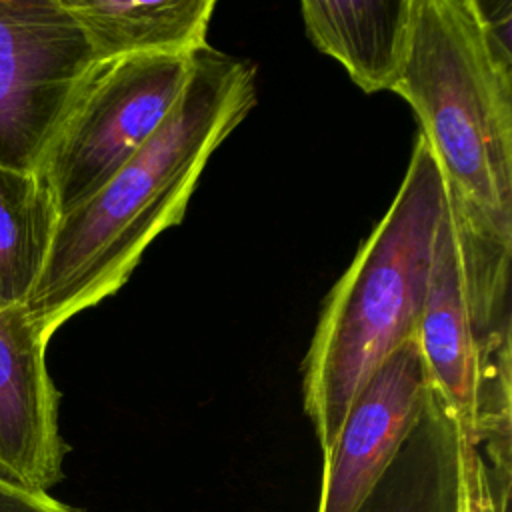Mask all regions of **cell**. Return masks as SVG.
<instances>
[{"label":"cell","mask_w":512,"mask_h":512,"mask_svg":"<svg viewBox=\"0 0 512 512\" xmlns=\"http://www.w3.org/2000/svg\"><path fill=\"white\" fill-rule=\"evenodd\" d=\"M256 104V68L210 46L156 134L84 204L60 216L24 308L44 340L116 294L144 250L180 224L214 150Z\"/></svg>","instance_id":"cell-1"},{"label":"cell","mask_w":512,"mask_h":512,"mask_svg":"<svg viewBox=\"0 0 512 512\" xmlns=\"http://www.w3.org/2000/svg\"><path fill=\"white\" fill-rule=\"evenodd\" d=\"M446 204L436 158L418 136L390 208L328 294L304 360V410L322 458L372 374L416 338Z\"/></svg>","instance_id":"cell-2"},{"label":"cell","mask_w":512,"mask_h":512,"mask_svg":"<svg viewBox=\"0 0 512 512\" xmlns=\"http://www.w3.org/2000/svg\"><path fill=\"white\" fill-rule=\"evenodd\" d=\"M440 168L456 228L512 244V54L472 0H416L394 86Z\"/></svg>","instance_id":"cell-3"},{"label":"cell","mask_w":512,"mask_h":512,"mask_svg":"<svg viewBox=\"0 0 512 512\" xmlns=\"http://www.w3.org/2000/svg\"><path fill=\"white\" fill-rule=\"evenodd\" d=\"M194 56H124L96 62L50 142L38 172L60 216L92 198L164 124Z\"/></svg>","instance_id":"cell-4"},{"label":"cell","mask_w":512,"mask_h":512,"mask_svg":"<svg viewBox=\"0 0 512 512\" xmlns=\"http://www.w3.org/2000/svg\"><path fill=\"white\" fill-rule=\"evenodd\" d=\"M94 64L62 0H0V166L38 170Z\"/></svg>","instance_id":"cell-5"},{"label":"cell","mask_w":512,"mask_h":512,"mask_svg":"<svg viewBox=\"0 0 512 512\" xmlns=\"http://www.w3.org/2000/svg\"><path fill=\"white\" fill-rule=\"evenodd\" d=\"M448 202V200H446ZM416 342L432 384L462 434L482 452H510V366L482 348L470 318L454 222L446 204Z\"/></svg>","instance_id":"cell-6"},{"label":"cell","mask_w":512,"mask_h":512,"mask_svg":"<svg viewBox=\"0 0 512 512\" xmlns=\"http://www.w3.org/2000/svg\"><path fill=\"white\" fill-rule=\"evenodd\" d=\"M432 384L416 338L394 350L354 398L322 458L316 512H358L416 422Z\"/></svg>","instance_id":"cell-7"},{"label":"cell","mask_w":512,"mask_h":512,"mask_svg":"<svg viewBox=\"0 0 512 512\" xmlns=\"http://www.w3.org/2000/svg\"><path fill=\"white\" fill-rule=\"evenodd\" d=\"M46 344L24 304L0 300V484L32 496L62 480L68 452Z\"/></svg>","instance_id":"cell-8"},{"label":"cell","mask_w":512,"mask_h":512,"mask_svg":"<svg viewBox=\"0 0 512 512\" xmlns=\"http://www.w3.org/2000/svg\"><path fill=\"white\" fill-rule=\"evenodd\" d=\"M300 10L312 44L358 88L394 90L410 52L416 0H304Z\"/></svg>","instance_id":"cell-9"},{"label":"cell","mask_w":512,"mask_h":512,"mask_svg":"<svg viewBox=\"0 0 512 512\" xmlns=\"http://www.w3.org/2000/svg\"><path fill=\"white\" fill-rule=\"evenodd\" d=\"M462 428L444 400L428 398L358 512H462Z\"/></svg>","instance_id":"cell-10"},{"label":"cell","mask_w":512,"mask_h":512,"mask_svg":"<svg viewBox=\"0 0 512 512\" xmlns=\"http://www.w3.org/2000/svg\"><path fill=\"white\" fill-rule=\"evenodd\" d=\"M96 62L124 56H194L208 46L214 0H62Z\"/></svg>","instance_id":"cell-11"},{"label":"cell","mask_w":512,"mask_h":512,"mask_svg":"<svg viewBox=\"0 0 512 512\" xmlns=\"http://www.w3.org/2000/svg\"><path fill=\"white\" fill-rule=\"evenodd\" d=\"M60 212L38 170L0 166V300L24 304L44 268Z\"/></svg>","instance_id":"cell-12"},{"label":"cell","mask_w":512,"mask_h":512,"mask_svg":"<svg viewBox=\"0 0 512 512\" xmlns=\"http://www.w3.org/2000/svg\"><path fill=\"white\" fill-rule=\"evenodd\" d=\"M510 482L512 474L492 472L482 452L466 440L462 512H508Z\"/></svg>","instance_id":"cell-13"},{"label":"cell","mask_w":512,"mask_h":512,"mask_svg":"<svg viewBox=\"0 0 512 512\" xmlns=\"http://www.w3.org/2000/svg\"><path fill=\"white\" fill-rule=\"evenodd\" d=\"M0 512H80L50 494L32 496L0 484Z\"/></svg>","instance_id":"cell-14"}]
</instances>
